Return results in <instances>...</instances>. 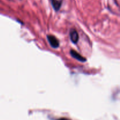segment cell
<instances>
[{
  "instance_id": "cell-3",
  "label": "cell",
  "mask_w": 120,
  "mask_h": 120,
  "mask_svg": "<svg viewBox=\"0 0 120 120\" xmlns=\"http://www.w3.org/2000/svg\"><path fill=\"white\" fill-rule=\"evenodd\" d=\"M70 54H71V55L74 58L76 59V60H78V61H82V62H85V61H86V59L85 58L81 56L80 54H79L78 52L75 51V50H71V51H70Z\"/></svg>"
},
{
  "instance_id": "cell-2",
  "label": "cell",
  "mask_w": 120,
  "mask_h": 120,
  "mask_svg": "<svg viewBox=\"0 0 120 120\" xmlns=\"http://www.w3.org/2000/svg\"><path fill=\"white\" fill-rule=\"evenodd\" d=\"M70 38L73 43L76 44L79 41V34L77 31L75 29H72L70 31Z\"/></svg>"
},
{
  "instance_id": "cell-4",
  "label": "cell",
  "mask_w": 120,
  "mask_h": 120,
  "mask_svg": "<svg viewBox=\"0 0 120 120\" xmlns=\"http://www.w3.org/2000/svg\"><path fill=\"white\" fill-rule=\"evenodd\" d=\"M52 5L53 7L55 9V11H58L60 8L61 4H62V2L59 0H51Z\"/></svg>"
},
{
  "instance_id": "cell-1",
  "label": "cell",
  "mask_w": 120,
  "mask_h": 120,
  "mask_svg": "<svg viewBox=\"0 0 120 120\" xmlns=\"http://www.w3.org/2000/svg\"><path fill=\"white\" fill-rule=\"evenodd\" d=\"M48 40L51 47L53 48H56L59 46V42L58 40L53 35H48Z\"/></svg>"
},
{
  "instance_id": "cell-5",
  "label": "cell",
  "mask_w": 120,
  "mask_h": 120,
  "mask_svg": "<svg viewBox=\"0 0 120 120\" xmlns=\"http://www.w3.org/2000/svg\"><path fill=\"white\" fill-rule=\"evenodd\" d=\"M57 120H70L68 118H59Z\"/></svg>"
}]
</instances>
